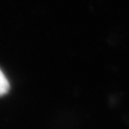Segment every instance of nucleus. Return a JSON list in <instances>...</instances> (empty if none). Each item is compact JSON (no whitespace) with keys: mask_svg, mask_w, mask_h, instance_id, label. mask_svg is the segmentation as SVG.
Masks as SVG:
<instances>
[{"mask_svg":"<svg viewBox=\"0 0 129 129\" xmlns=\"http://www.w3.org/2000/svg\"><path fill=\"white\" fill-rule=\"evenodd\" d=\"M10 89V84L9 80L6 78L5 75L0 69V97L4 96L8 93Z\"/></svg>","mask_w":129,"mask_h":129,"instance_id":"f257e3e1","label":"nucleus"}]
</instances>
